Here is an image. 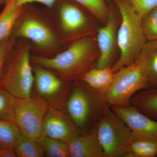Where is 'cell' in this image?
<instances>
[{"label":"cell","instance_id":"cell-1","mask_svg":"<svg viewBox=\"0 0 157 157\" xmlns=\"http://www.w3.org/2000/svg\"><path fill=\"white\" fill-rule=\"evenodd\" d=\"M99 56L96 34L72 42L66 50L54 56H35L32 61L34 65L50 70L63 80L71 82L80 80L97 63Z\"/></svg>","mask_w":157,"mask_h":157},{"label":"cell","instance_id":"cell-2","mask_svg":"<svg viewBox=\"0 0 157 157\" xmlns=\"http://www.w3.org/2000/svg\"><path fill=\"white\" fill-rule=\"evenodd\" d=\"M120 14L117 33V48L120 55L112 67L114 72L132 64L147 40L141 25V17L126 0H112Z\"/></svg>","mask_w":157,"mask_h":157},{"label":"cell","instance_id":"cell-3","mask_svg":"<svg viewBox=\"0 0 157 157\" xmlns=\"http://www.w3.org/2000/svg\"><path fill=\"white\" fill-rule=\"evenodd\" d=\"M38 12L24 6V9L14 26V36L30 41L42 52L40 56L56 55L61 43L55 25Z\"/></svg>","mask_w":157,"mask_h":157},{"label":"cell","instance_id":"cell-4","mask_svg":"<svg viewBox=\"0 0 157 157\" xmlns=\"http://www.w3.org/2000/svg\"><path fill=\"white\" fill-rule=\"evenodd\" d=\"M57 33L61 44L96 35L98 21L73 0H58Z\"/></svg>","mask_w":157,"mask_h":157},{"label":"cell","instance_id":"cell-5","mask_svg":"<svg viewBox=\"0 0 157 157\" xmlns=\"http://www.w3.org/2000/svg\"><path fill=\"white\" fill-rule=\"evenodd\" d=\"M149 86L135 63L115 72L112 83L104 91H97L99 102L104 107H124L131 105V99L138 92Z\"/></svg>","mask_w":157,"mask_h":157},{"label":"cell","instance_id":"cell-6","mask_svg":"<svg viewBox=\"0 0 157 157\" xmlns=\"http://www.w3.org/2000/svg\"><path fill=\"white\" fill-rule=\"evenodd\" d=\"M95 127L105 157H128L132 132L110 107H104Z\"/></svg>","mask_w":157,"mask_h":157},{"label":"cell","instance_id":"cell-7","mask_svg":"<svg viewBox=\"0 0 157 157\" xmlns=\"http://www.w3.org/2000/svg\"><path fill=\"white\" fill-rule=\"evenodd\" d=\"M31 50L28 42L20 44L0 81V86L16 98H26L32 96L35 78L31 66Z\"/></svg>","mask_w":157,"mask_h":157},{"label":"cell","instance_id":"cell-8","mask_svg":"<svg viewBox=\"0 0 157 157\" xmlns=\"http://www.w3.org/2000/svg\"><path fill=\"white\" fill-rule=\"evenodd\" d=\"M49 106L39 97H14L13 122L22 134L36 140L42 135L43 121Z\"/></svg>","mask_w":157,"mask_h":157},{"label":"cell","instance_id":"cell-9","mask_svg":"<svg viewBox=\"0 0 157 157\" xmlns=\"http://www.w3.org/2000/svg\"><path fill=\"white\" fill-rule=\"evenodd\" d=\"M34 83L39 98L49 107L62 109L67 101L70 93L69 82L65 81L56 74L45 68L35 65Z\"/></svg>","mask_w":157,"mask_h":157},{"label":"cell","instance_id":"cell-10","mask_svg":"<svg viewBox=\"0 0 157 157\" xmlns=\"http://www.w3.org/2000/svg\"><path fill=\"white\" fill-rule=\"evenodd\" d=\"M109 16L104 25L98 28L96 39L99 56L96 67H112L117 45L118 29L120 23L119 12L113 3L110 5Z\"/></svg>","mask_w":157,"mask_h":157},{"label":"cell","instance_id":"cell-11","mask_svg":"<svg viewBox=\"0 0 157 157\" xmlns=\"http://www.w3.org/2000/svg\"><path fill=\"white\" fill-rule=\"evenodd\" d=\"M110 108L131 130L132 140L149 139L157 141V121L131 105L124 107L113 106Z\"/></svg>","mask_w":157,"mask_h":157},{"label":"cell","instance_id":"cell-12","mask_svg":"<svg viewBox=\"0 0 157 157\" xmlns=\"http://www.w3.org/2000/svg\"><path fill=\"white\" fill-rule=\"evenodd\" d=\"M78 127L61 109L49 107L43 121L42 135L67 142L79 135Z\"/></svg>","mask_w":157,"mask_h":157},{"label":"cell","instance_id":"cell-13","mask_svg":"<svg viewBox=\"0 0 157 157\" xmlns=\"http://www.w3.org/2000/svg\"><path fill=\"white\" fill-rule=\"evenodd\" d=\"M76 86L70 93L66 107L69 116L79 128L83 126L88 121L93 105H100L87 86L88 90L80 83Z\"/></svg>","mask_w":157,"mask_h":157},{"label":"cell","instance_id":"cell-14","mask_svg":"<svg viewBox=\"0 0 157 157\" xmlns=\"http://www.w3.org/2000/svg\"><path fill=\"white\" fill-rule=\"evenodd\" d=\"M67 144L70 157H105L95 128L84 135L79 134Z\"/></svg>","mask_w":157,"mask_h":157},{"label":"cell","instance_id":"cell-15","mask_svg":"<svg viewBox=\"0 0 157 157\" xmlns=\"http://www.w3.org/2000/svg\"><path fill=\"white\" fill-rule=\"evenodd\" d=\"M140 68L150 88H157V40L147 41L134 62Z\"/></svg>","mask_w":157,"mask_h":157},{"label":"cell","instance_id":"cell-16","mask_svg":"<svg viewBox=\"0 0 157 157\" xmlns=\"http://www.w3.org/2000/svg\"><path fill=\"white\" fill-rule=\"evenodd\" d=\"M24 9V6H17L15 0L6 2L0 14V43L9 39Z\"/></svg>","mask_w":157,"mask_h":157},{"label":"cell","instance_id":"cell-17","mask_svg":"<svg viewBox=\"0 0 157 157\" xmlns=\"http://www.w3.org/2000/svg\"><path fill=\"white\" fill-rule=\"evenodd\" d=\"M115 74L112 67L93 68L84 74L80 80L90 88L102 92L112 83Z\"/></svg>","mask_w":157,"mask_h":157},{"label":"cell","instance_id":"cell-18","mask_svg":"<svg viewBox=\"0 0 157 157\" xmlns=\"http://www.w3.org/2000/svg\"><path fill=\"white\" fill-rule=\"evenodd\" d=\"M131 105L157 121V88H148L138 92L131 99Z\"/></svg>","mask_w":157,"mask_h":157},{"label":"cell","instance_id":"cell-19","mask_svg":"<svg viewBox=\"0 0 157 157\" xmlns=\"http://www.w3.org/2000/svg\"><path fill=\"white\" fill-rule=\"evenodd\" d=\"M21 134L14 122L0 120V149L14 151Z\"/></svg>","mask_w":157,"mask_h":157},{"label":"cell","instance_id":"cell-20","mask_svg":"<svg viewBox=\"0 0 157 157\" xmlns=\"http://www.w3.org/2000/svg\"><path fill=\"white\" fill-rule=\"evenodd\" d=\"M157 155V141L149 139L132 140L128 157H155Z\"/></svg>","mask_w":157,"mask_h":157},{"label":"cell","instance_id":"cell-21","mask_svg":"<svg viewBox=\"0 0 157 157\" xmlns=\"http://www.w3.org/2000/svg\"><path fill=\"white\" fill-rule=\"evenodd\" d=\"M36 141L41 147L45 156L70 157L67 143L42 135Z\"/></svg>","mask_w":157,"mask_h":157},{"label":"cell","instance_id":"cell-22","mask_svg":"<svg viewBox=\"0 0 157 157\" xmlns=\"http://www.w3.org/2000/svg\"><path fill=\"white\" fill-rule=\"evenodd\" d=\"M14 151L19 157H43L45 153L36 140L21 133L15 147Z\"/></svg>","mask_w":157,"mask_h":157},{"label":"cell","instance_id":"cell-23","mask_svg":"<svg viewBox=\"0 0 157 157\" xmlns=\"http://www.w3.org/2000/svg\"><path fill=\"white\" fill-rule=\"evenodd\" d=\"M90 13L98 21L104 24L109 16L110 6L107 0H73Z\"/></svg>","mask_w":157,"mask_h":157},{"label":"cell","instance_id":"cell-24","mask_svg":"<svg viewBox=\"0 0 157 157\" xmlns=\"http://www.w3.org/2000/svg\"><path fill=\"white\" fill-rule=\"evenodd\" d=\"M141 25L147 41L157 40V6L142 17Z\"/></svg>","mask_w":157,"mask_h":157},{"label":"cell","instance_id":"cell-25","mask_svg":"<svg viewBox=\"0 0 157 157\" xmlns=\"http://www.w3.org/2000/svg\"><path fill=\"white\" fill-rule=\"evenodd\" d=\"M14 97L0 86V120L13 122Z\"/></svg>","mask_w":157,"mask_h":157},{"label":"cell","instance_id":"cell-26","mask_svg":"<svg viewBox=\"0 0 157 157\" xmlns=\"http://www.w3.org/2000/svg\"><path fill=\"white\" fill-rule=\"evenodd\" d=\"M129 5L142 17L157 6V0H126Z\"/></svg>","mask_w":157,"mask_h":157},{"label":"cell","instance_id":"cell-27","mask_svg":"<svg viewBox=\"0 0 157 157\" xmlns=\"http://www.w3.org/2000/svg\"><path fill=\"white\" fill-rule=\"evenodd\" d=\"M14 43V38H9L0 43V61L8 57Z\"/></svg>","mask_w":157,"mask_h":157},{"label":"cell","instance_id":"cell-28","mask_svg":"<svg viewBox=\"0 0 157 157\" xmlns=\"http://www.w3.org/2000/svg\"><path fill=\"white\" fill-rule=\"evenodd\" d=\"M58 0H15L17 6H23L33 3L42 4L48 8H51L55 5Z\"/></svg>","mask_w":157,"mask_h":157},{"label":"cell","instance_id":"cell-29","mask_svg":"<svg viewBox=\"0 0 157 157\" xmlns=\"http://www.w3.org/2000/svg\"><path fill=\"white\" fill-rule=\"evenodd\" d=\"M14 150L0 149V157H17Z\"/></svg>","mask_w":157,"mask_h":157},{"label":"cell","instance_id":"cell-30","mask_svg":"<svg viewBox=\"0 0 157 157\" xmlns=\"http://www.w3.org/2000/svg\"><path fill=\"white\" fill-rule=\"evenodd\" d=\"M7 58L8 57L6 58V59H4L0 61V74H1L3 68H4V66H5L6 61H7Z\"/></svg>","mask_w":157,"mask_h":157},{"label":"cell","instance_id":"cell-31","mask_svg":"<svg viewBox=\"0 0 157 157\" xmlns=\"http://www.w3.org/2000/svg\"><path fill=\"white\" fill-rule=\"evenodd\" d=\"M8 1V0H0V1H2V2H6L7 1Z\"/></svg>","mask_w":157,"mask_h":157},{"label":"cell","instance_id":"cell-32","mask_svg":"<svg viewBox=\"0 0 157 157\" xmlns=\"http://www.w3.org/2000/svg\"><path fill=\"white\" fill-rule=\"evenodd\" d=\"M107 1H109V0H107Z\"/></svg>","mask_w":157,"mask_h":157}]
</instances>
